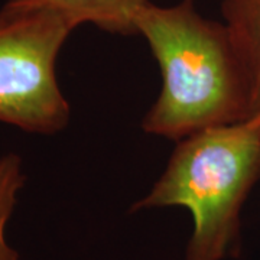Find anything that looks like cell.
I'll return each mask as SVG.
<instances>
[{
    "label": "cell",
    "instance_id": "cell-7",
    "mask_svg": "<svg viewBox=\"0 0 260 260\" xmlns=\"http://www.w3.org/2000/svg\"><path fill=\"white\" fill-rule=\"evenodd\" d=\"M254 119H256V120H260V116H257V117H254Z\"/></svg>",
    "mask_w": 260,
    "mask_h": 260
},
{
    "label": "cell",
    "instance_id": "cell-6",
    "mask_svg": "<svg viewBox=\"0 0 260 260\" xmlns=\"http://www.w3.org/2000/svg\"><path fill=\"white\" fill-rule=\"evenodd\" d=\"M26 182L23 160L18 153L0 156V260H20L19 253L6 240V225Z\"/></svg>",
    "mask_w": 260,
    "mask_h": 260
},
{
    "label": "cell",
    "instance_id": "cell-4",
    "mask_svg": "<svg viewBox=\"0 0 260 260\" xmlns=\"http://www.w3.org/2000/svg\"><path fill=\"white\" fill-rule=\"evenodd\" d=\"M146 0H8L0 10H56L73 20L75 26L93 23L102 30L135 35V16Z\"/></svg>",
    "mask_w": 260,
    "mask_h": 260
},
{
    "label": "cell",
    "instance_id": "cell-2",
    "mask_svg": "<svg viewBox=\"0 0 260 260\" xmlns=\"http://www.w3.org/2000/svg\"><path fill=\"white\" fill-rule=\"evenodd\" d=\"M260 179V120L215 126L178 140L167 169L132 211L184 207L194 220L185 260H223L240 237V214Z\"/></svg>",
    "mask_w": 260,
    "mask_h": 260
},
{
    "label": "cell",
    "instance_id": "cell-3",
    "mask_svg": "<svg viewBox=\"0 0 260 260\" xmlns=\"http://www.w3.org/2000/svg\"><path fill=\"white\" fill-rule=\"evenodd\" d=\"M77 28L49 9L0 10V121L28 133L64 130L71 107L56 80V58Z\"/></svg>",
    "mask_w": 260,
    "mask_h": 260
},
{
    "label": "cell",
    "instance_id": "cell-5",
    "mask_svg": "<svg viewBox=\"0 0 260 260\" xmlns=\"http://www.w3.org/2000/svg\"><path fill=\"white\" fill-rule=\"evenodd\" d=\"M221 13L229 35L250 77L254 117H257L260 116V0H221Z\"/></svg>",
    "mask_w": 260,
    "mask_h": 260
},
{
    "label": "cell",
    "instance_id": "cell-1",
    "mask_svg": "<svg viewBox=\"0 0 260 260\" xmlns=\"http://www.w3.org/2000/svg\"><path fill=\"white\" fill-rule=\"evenodd\" d=\"M135 26L162 74L158 100L142 120L146 133L181 140L254 117L250 77L224 23L200 15L192 0L167 8L146 0Z\"/></svg>",
    "mask_w": 260,
    "mask_h": 260
}]
</instances>
